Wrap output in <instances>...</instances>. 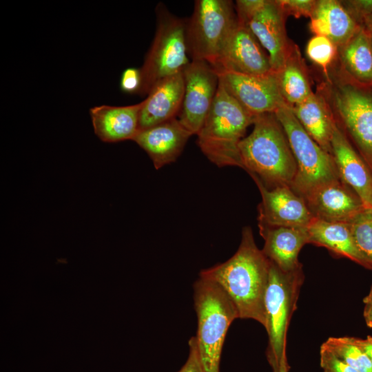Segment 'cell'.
<instances>
[{
    "instance_id": "obj_9",
    "label": "cell",
    "mask_w": 372,
    "mask_h": 372,
    "mask_svg": "<svg viewBox=\"0 0 372 372\" xmlns=\"http://www.w3.org/2000/svg\"><path fill=\"white\" fill-rule=\"evenodd\" d=\"M237 21L231 1H196L186 25L187 50L192 61H205L213 67Z\"/></svg>"
},
{
    "instance_id": "obj_29",
    "label": "cell",
    "mask_w": 372,
    "mask_h": 372,
    "mask_svg": "<svg viewBox=\"0 0 372 372\" xmlns=\"http://www.w3.org/2000/svg\"><path fill=\"white\" fill-rule=\"evenodd\" d=\"M320 357L324 372H359L339 358L324 343L320 347Z\"/></svg>"
},
{
    "instance_id": "obj_36",
    "label": "cell",
    "mask_w": 372,
    "mask_h": 372,
    "mask_svg": "<svg viewBox=\"0 0 372 372\" xmlns=\"http://www.w3.org/2000/svg\"><path fill=\"white\" fill-rule=\"evenodd\" d=\"M288 371H289V366H288L287 360V355L285 354L283 355L280 361L278 372H288Z\"/></svg>"
},
{
    "instance_id": "obj_37",
    "label": "cell",
    "mask_w": 372,
    "mask_h": 372,
    "mask_svg": "<svg viewBox=\"0 0 372 372\" xmlns=\"http://www.w3.org/2000/svg\"><path fill=\"white\" fill-rule=\"evenodd\" d=\"M364 26L369 31L372 32V14L366 20Z\"/></svg>"
},
{
    "instance_id": "obj_10",
    "label": "cell",
    "mask_w": 372,
    "mask_h": 372,
    "mask_svg": "<svg viewBox=\"0 0 372 372\" xmlns=\"http://www.w3.org/2000/svg\"><path fill=\"white\" fill-rule=\"evenodd\" d=\"M183 73L185 91L178 119L192 135H196L213 104L219 77L211 65L201 61H192Z\"/></svg>"
},
{
    "instance_id": "obj_17",
    "label": "cell",
    "mask_w": 372,
    "mask_h": 372,
    "mask_svg": "<svg viewBox=\"0 0 372 372\" xmlns=\"http://www.w3.org/2000/svg\"><path fill=\"white\" fill-rule=\"evenodd\" d=\"M191 136L176 117L139 131L132 141L147 153L158 169L178 158Z\"/></svg>"
},
{
    "instance_id": "obj_35",
    "label": "cell",
    "mask_w": 372,
    "mask_h": 372,
    "mask_svg": "<svg viewBox=\"0 0 372 372\" xmlns=\"http://www.w3.org/2000/svg\"><path fill=\"white\" fill-rule=\"evenodd\" d=\"M354 340L368 356L372 363V337L368 335L366 339L354 338Z\"/></svg>"
},
{
    "instance_id": "obj_3",
    "label": "cell",
    "mask_w": 372,
    "mask_h": 372,
    "mask_svg": "<svg viewBox=\"0 0 372 372\" xmlns=\"http://www.w3.org/2000/svg\"><path fill=\"white\" fill-rule=\"evenodd\" d=\"M250 134L239 143L242 169L267 189L291 187L297 165L286 134L274 113L256 116Z\"/></svg>"
},
{
    "instance_id": "obj_32",
    "label": "cell",
    "mask_w": 372,
    "mask_h": 372,
    "mask_svg": "<svg viewBox=\"0 0 372 372\" xmlns=\"http://www.w3.org/2000/svg\"><path fill=\"white\" fill-rule=\"evenodd\" d=\"M141 82L140 68H129L125 69L121 74L120 87L121 90L125 93L138 94Z\"/></svg>"
},
{
    "instance_id": "obj_30",
    "label": "cell",
    "mask_w": 372,
    "mask_h": 372,
    "mask_svg": "<svg viewBox=\"0 0 372 372\" xmlns=\"http://www.w3.org/2000/svg\"><path fill=\"white\" fill-rule=\"evenodd\" d=\"M342 6L360 26H364L367 18L372 14V0L340 1Z\"/></svg>"
},
{
    "instance_id": "obj_31",
    "label": "cell",
    "mask_w": 372,
    "mask_h": 372,
    "mask_svg": "<svg viewBox=\"0 0 372 372\" xmlns=\"http://www.w3.org/2000/svg\"><path fill=\"white\" fill-rule=\"evenodd\" d=\"M278 2L287 17L300 18L311 17L316 0H278Z\"/></svg>"
},
{
    "instance_id": "obj_34",
    "label": "cell",
    "mask_w": 372,
    "mask_h": 372,
    "mask_svg": "<svg viewBox=\"0 0 372 372\" xmlns=\"http://www.w3.org/2000/svg\"><path fill=\"white\" fill-rule=\"evenodd\" d=\"M363 316L367 327L372 328V287L369 294L364 298Z\"/></svg>"
},
{
    "instance_id": "obj_38",
    "label": "cell",
    "mask_w": 372,
    "mask_h": 372,
    "mask_svg": "<svg viewBox=\"0 0 372 372\" xmlns=\"http://www.w3.org/2000/svg\"><path fill=\"white\" fill-rule=\"evenodd\" d=\"M369 31V30H368ZM369 34H370V37H371V44H372V32L369 31Z\"/></svg>"
},
{
    "instance_id": "obj_14",
    "label": "cell",
    "mask_w": 372,
    "mask_h": 372,
    "mask_svg": "<svg viewBox=\"0 0 372 372\" xmlns=\"http://www.w3.org/2000/svg\"><path fill=\"white\" fill-rule=\"evenodd\" d=\"M251 176L262 198L258 206V225L307 227L313 217L302 197L289 186L267 189L258 178Z\"/></svg>"
},
{
    "instance_id": "obj_18",
    "label": "cell",
    "mask_w": 372,
    "mask_h": 372,
    "mask_svg": "<svg viewBox=\"0 0 372 372\" xmlns=\"http://www.w3.org/2000/svg\"><path fill=\"white\" fill-rule=\"evenodd\" d=\"M184 91L183 72L155 84L142 101L138 132L176 118L181 109Z\"/></svg>"
},
{
    "instance_id": "obj_22",
    "label": "cell",
    "mask_w": 372,
    "mask_h": 372,
    "mask_svg": "<svg viewBox=\"0 0 372 372\" xmlns=\"http://www.w3.org/2000/svg\"><path fill=\"white\" fill-rule=\"evenodd\" d=\"M291 109L307 133L331 155L335 120L323 96L316 91L303 101L291 106Z\"/></svg>"
},
{
    "instance_id": "obj_27",
    "label": "cell",
    "mask_w": 372,
    "mask_h": 372,
    "mask_svg": "<svg viewBox=\"0 0 372 372\" xmlns=\"http://www.w3.org/2000/svg\"><path fill=\"white\" fill-rule=\"evenodd\" d=\"M349 224L356 248L372 269V209L365 208Z\"/></svg>"
},
{
    "instance_id": "obj_7",
    "label": "cell",
    "mask_w": 372,
    "mask_h": 372,
    "mask_svg": "<svg viewBox=\"0 0 372 372\" xmlns=\"http://www.w3.org/2000/svg\"><path fill=\"white\" fill-rule=\"evenodd\" d=\"M270 261V260H269ZM304 281L302 266L285 271L270 261L269 277L265 294L268 335L267 358L273 372H278L286 354L287 332Z\"/></svg>"
},
{
    "instance_id": "obj_24",
    "label": "cell",
    "mask_w": 372,
    "mask_h": 372,
    "mask_svg": "<svg viewBox=\"0 0 372 372\" xmlns=\"http://www.w3.org/2000/svg\"><path fill=\"white\" fill-rule=\"evenodd\" d=\"M350 79L364 85H372V44L369 31L361 26L343 45L338 48L335 61Z\"/></svg>"
},
{
    "instance_id": "obj_26",
    "label": "cell",
    "mask_w": 372,
    "mask_h": 372,
    "mask_svg": "<svg viewBox=\"0 0 372 372\" xmlns=\"http://www.w3.org/2000/svg\"><path fill=\"white\" fill-rule=\"evenodd\" d=\"M324 344L339 358L359 372H372V363L353 337H331Z\"/></svg>"
},
{
    "instance_id": "obj_21",
    "label": "cell",
    "mask_w": 372,
    "mask_h": 372,
    "mask_svg": "<svg viewBox=\"0 0 372 372\" xmlns=\"http://www.w3.org/2000/svg\"><path fill=\"white\" fill-rule=\"evenodd\" d=\"M309 18L311 32L328 38L338 48L345 44L361 27L337 0H316Z\"/></svg>"
},
{
    "instance_id": "obj_19",
    "label": "cell",
    "mask_w": 372,
    "mask_h": 372,
    "mask_svg": "<svg viewBox=\"0 0 372 372\" xmlns=\"http://www.w3.org/2000/svg\"><path fill=\"white\" fill-rule=\"evenodd\" d=\"M258 227L265 240L262 251L271 262L285 271L302 266L298 254L302 247L309 243L307 227Z\"/></svg>"
},
{
    "instance_id": "obj_2",
    "label": "cell",
    "mask_w": 372,
    "mask_h": 372,
    "mask_svg": "<svg viewBox=\"0 0 372 372\" xmlns=\"http://www.w3.org/2000/svg\"><path fill=\"white\" fill-rule=\"evenodd\" d=\"M335 123L372 174V85L348 77L336 62L317 86Z\"/></svg>"
},
{
    "instance_id": "obj_13",
    "label": "cell",
    "mask_w": 372,
    "mask_h": 372,
    "mask_svg": "<svg viewBox=\"0 0 372 372\" xmlns=\"http://www.w3.org/2000/svg\"><path fill=\"white\" fill-rule=\"evenodd\" d=\"M213 68L216 72L254 76L273 72L269 57L257 38L247 25L238 20Z\"/></svg>"
},
{
    "instance_id": "obj_6",
    "label": "cell",
    "mask_w": 372,
    "mask_h": 372,
    "mask_svg": "<svg viewBox=\"0 0 372 372\" xmlns=\"http://www.w3.org/2000/svg\"><path fill=\"white\" fill-rule=\"evenodd\" d=\"M157 25L153 43L145 57L139 94H147L162 79L183 71L187 57V20L172 14L160 3L156 8Z\"/></svg>"
},
{
    "instance_id": "obj_16",
    "label": "cell",
    "mask_w": 372,
    "mask_h": 372,
    "mask_svg": "<svg viewBox=\"0 0 372 372\" xmlns=\"http://www.w3.org/2000/svg\"><path fill=\"white\" fill-rule=\"evenodd\" d=\"M331 156L340 180L355 192L366 208L372 209V174L335 121Z\"/></svg>"
},
{
    "instance_id": "obj_23",
    "label": "cell",
    "mask_w": 372,
    "mask_h": 372,
    "mask_svg": "<svg viewBox=\"0 0 372 372\" xmlns=\"http://www.w3.org/2000/svg\"><path fill=\"white\" fill-rule=\"evenodd\" d=\"M307 229L309 243L324 247L371 269L355 247L349 223L328 222L313 218Z\"/></svg>"
},
{
    "instance_id": "obj_15",
    "label": "cell",
    "mask_w": 372,
    "mask_h": 372,
    "mask_svg": "<svg viewBox=\"0 0 372 372\" xmlns=\"http://www.w3.org/2000/svg\"><path fill=\"white\" fill-rule=\"evenodd\" d=\"M303 198L313 218L328 222L349 223L366 208L340 179L316 187Z\"/></svg>"
},
{
    "instance_id": "obj_28",
    "label": "cell",
    "mask_w": 372,
    "mask_h": 372,
    "mask_svg": "<svg viewBox=\"0 0 372 372\" xmlns=\"http://www.w3.org/2000/svg\"><path fill=\"white\" fill-rule=\"evenodd\" d=\"M306 53L309 59L327 74L338 57V47L328 38L314 35L307 43Z\"/></svg>"
},
{
    "instance_id": "obj_25",
    "label": "cell",
    "mask_w": 372,
    "mask_h": 372,
    "mask_svg": "<svg viewBox=\"0 0 372 372\" xmlns=\"http://www.w3.org/2000/svg\"><path fill=\"white\" fill-rule=\"evenodd\" d=\"M276 74L280 94L291 107L303 101L314 92L307 67L296 44L283 67Z\"/></svg>"
},
{
    "instance_id": "obj_5",
    "label": "cell",
    "mask_w": 372,
    "mask_h": 372,
    "mask_svg": "<svg viewBox=\"0 0 372 372\" xmlns=\"http://www.w3.org/2000/svg\"><path fill=\"white\" fill-rule=\"evenodd\" d=\"M198 320L195 336L205 372H220L222 349L232 322L239 318L234 304L216 282L200 277L194 285Z\"/></svg>"
},
{
    "instance_id": "obj_12",
    "label": "cell",
    "mask_w": 372,
    "mask_h": 372,
    "mask_svg": "<svg viewBox=\"0 0 372 372\" xmlns=\"http://www.w3.org/2000/svg\"><path fill=\"white\" fill-rule=\"evenodd\" d=\"M219 82L253 116L275 113L286 103L275 72L254 76L234 72H217Z\"/></svg>"
},
{
    "instance_id": "obj_20",
    "label": "cell",
    "mask_w": 372,
    "mask_h": 372,
    "mask_svg": "<svg viewBox=\"0 0 372 372\" xmlns=\"http://www.w3.org/2000/svg\"><path fill=\"white\" fill-rule=\"evenodd\" d=\"M142 101L126 106L103 105L90 110L94 130L103 142L133 140L138 132Z\"/></svg>"
},
{
    "instance_id": "obj_1",
    "label": "cell",
    "mask_w": 372,
    "mask_h": 372,
    "mask_svg": "<svg viewBox=\"0 0 372 372\" xmlns=\"http://www.w3.org/2000/svg\"><path fill=\"white\" fill-rule=\"evenodd\" d=\"M270 261L256 246L251 229L245 227L236 252L227 261L203 269L200 277L218 285L237 309L239 318L267 324L265 294Z\"/></svg>"
},
{
    "instance_id": "obj_33",
    "label": "cell",
    "mask_w": 372,
    "mask_h": 372,
    "mask_svg": "<svg viewBox=\"0 0 372 372\" xmlns=\"http://www.w3.org/2000/svg\"><path fill=\"white\" fill-rule=\"evenodd\" d=\"M189 352L187 361L178 372H205L198 353L195 336L189 340Z\"/></svg>"
},
{
    "instance_id": "obj_11",
    "label": "cell",
    "mask_w": 372,
    "mask_h": 372,
    "mask_svg": "<svg viewBox=\"0 0 372 372\" xmlns=\"http://www.w3.org/2000/svg\"><path fill=\"white\" fill-rule=\"evenodd\" d=\"M287 17L278 0H260L251 12L238 19L248 26L267 50L275 73L283 67L295 45L287 34Z\"/></svg>"
},
{
    "instance_id": "obj_8",
    "label": "cell",
    "mask_w": 372,
    "mask_h": 372,
    "mask_svg": "<svg viewBox=\"0 0 372 372\" xmlns=\"http://www.w3.org/2000/svg\"><path fill=\"white\" fill-rule=\"evenodd\" d=\"M274 114L286 134L297 165L291 189L304 198L316 187L339 180L332 156L307 133L291 107L285 103Z\"/></svg>"
},
{
    "instance_id": "obj_4",
    "label": "cell",
    "mask_w": 372,
    "mask_h": 372,
    "mask_svg": "<svg viewBox=\"0 0 372 372\" xmlns=\"http://www.w3.org/2000/svg\"><path fill=\"white\" fill-rule=\"evenodd\" d=\"M255 118L219 82L211 109L196 134L198 145L216 166L242 168L239 143Z\"/></svg>"
}]
</instances>
